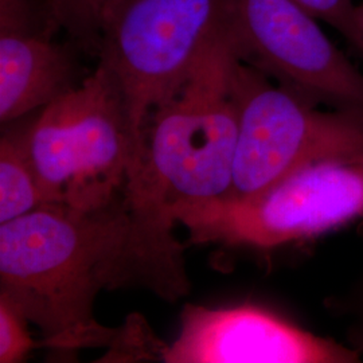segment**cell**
Listing matches in <instances>:
<instances>
[{
  "mask_svg": "<svg viewBox=\"0 0 363 363\" xmlns=\"http://www.w3.org/2000/svg\"><path fill=\"white\" fill-rule=\"evenodd\" d=\"M45 205L37 171L27 150L25 128L0 140V225Z\"/></svg>",
  "mask_w": 363,
  "mask_h": 363,
  "instance_id": "10",
  "label": "cell"
},
{
  "mask_svg": "<svg viewBox=\"0 0 363 363\" xmlns=\"http://www.w3.org/2000/svg\"><path fill=\"white\" fill-rule=\"evenodd\" d=\"M167 214L193 244L271 249L312 240L363 217V154L316 162L255 198L177 205Z\"/></svg>",
  "mask_w": 363,
  "mask_h": 363,
  "instance_id": "5",
  "label": "cell"
},
{
  "mask_svg": "<svg viewBox=\"0 0 363 363\" xmlns=\"http://www.w3.org/2000/svg\"><path fill=\"white\" fill-rule=\"evenodd\" d=\"M28 323L26 316L0 295V362H22L31 351L45 347L42 340L31 337Z\"/></svg>",
  "mask_w": 363,
  "mask_h": 363,
  "instance_id": "13",
  "label": "cell"
},
{
  "mask_svg": "<svg viewBox=\"0 0 363 363\" xmlns=\"http://www.w3.org/2000/svg\"><path fill=\"white\" fill-rule=\"evenodd\" d=\"M351 342H352V349H355V350L363 351V311L362 315H361V320H359V325H355V328L352 330V333H351Z\"/></svg>",
  "mask_w": 363,
  "mask_h": 363,
  "instance_id": "14",
  "label": "cell"
},
{
  "mask_svg": "<svg viewBox=\"0 0 363 363\" xmlns=\"http://www.w3.org/2000/svg\"><path fill=\"white\" fill-rule=\"evenodd\" d=\"M45 30L0 31V121L10 124L39 112L76 89L84 74L73 43L61 45Z\"/></svg>",
  "mask_w": 363,
  "mask_h": 363,
  "instance_id": "9",
  "label": "cell"
},
{
  "mask_svg": "<svg viewBox=\"0 0 363 363\" xmlns=\"http://www.w3.org/2000/svg\"><path fill=\"white\" fill-rule=\"evenodd\" d=\"M25 138L45 205L103 208L142 159L123 91L100 62L76 89L40 109Z\"/></svg>",
  "mask_w": 363,
  "mask_h": 363,
  "instance_id": "3",
  "label": "cell"
},
{
  "mask_svg": "<svg viewBox=\"0 0 363 363\" xmlns=\"http://www.w3.org/2000/svg\"><path fill=\"white\" fill-rule=\"evenodd\" d=\"M123 0H45L50 34L64 33L81 52L97 57L105 23Z\"/></svg>",
  "mask_w": 363,
  "mask_h": 363,
  "instance_id": "11",
  "label": "cell"
},
{
  "mask_svg": "<svg viewBox=\"0 0 363 363\" xmlns=\"http://www.w3.org/2000/svg\"><path fill=\"white\" fill-rule=\"evenodd\" d=\"M359 352L319 337L253 304L208 308L187 304L181 328L164 346L167 363H354Z\"/></svg>",
  "mask_w": 363,
  "mask_h": 363,
  "instance_id": "8",
  "label": "cell"
},
{
  "mask_svg": "<svg viewBox=\"0 0 363 363\" xmlns=\"http://www.w3.org/2000/svg\"><path fill=\"white\" fill-rule=\"evenodd\" d=\"M320 22L337 30L354 50L363 55V26L355 0H294Z\"/></svg>",
  "mask_w": 363,
  "mask_h": 363,
  "instance_id": "12",
  "label": "cell"
},
{
  "mask_svg": "<svg viewBox=\"0 0 363 363\" xmlns=\"http://www.w3.org/2000/svg\"><path fill=\"white\" fill-rule=\"evenodd\" d=\"M223 0H123L105 23L97 62L123 91L143 154L145 123L218 34Z\"/></svg>",
  "mask_w": 363,
  "mask_h": 363,
  "instance_id": "6",
  "label": "cell"
},
{
  "mask_svg": "<svg viewBox=\"0 0 363 363\" xmlns=\"http://www.w3.org/2000/svg\"><path fill=\"white\" fill-rule=\"evenodd\" d=\"M319 22L294 0H223L220 28L244 64L279 85L316 104L363 111V73Z\"/></svg>",
  "mask_w": 363,
  "mask_h": 363,
  "instance_id": "7",
  "label": "cell"
},
{
  "mask_svg": "<svg viewBox=\"0 0 363 363\" xmlns=\"http://www.w3.org/2000/svg\"><path fill=\"white\" fill-rule=\"evenodd\" d=\"M175 222L127 186L103 208L57 203L0 225V295L37 325L45 349L70 355L108 347L123 357L125 330L97 322L103 291L140 288L177 301L190 292Z\"/></svg>",
  "mask_w": 363,
  "mask_h": 363,
  "instance_id": "1",
  "label": "cell"
},
{
  "mask_svg": "<svg viewBox=\"0 0 363 363\" xmlns=\"http://www.w3.org/2000/svg\"><path fill=\"white\" fill-rule=\"evenodd\" d=\"M233 91L240 128L230 199L259 196L316 162L363 154L362 109H322L241 60Z\"/></svg>",
  "mask_w": 363,
  "mask_h": 363,
  "instance_id": "4",
  "label": "cell"
},
{
  "mask_svg": "<svg viewBox=\"0 0 363 363\" xmlns=\"http://www.w3.org/2000/svg\"><path fill=\"white\" fill-rule=\"evenodd\" d=\"M238 60L220 27L189 76L148 116L142 160L128 179L132 190L166 211L229 196L240 128Z\"/></svg>",
  "mask_w": 363,
  "mask_h": 363,
  "instance_id": "2",
  "label": "cell"
},
{
  "mask_svg": "<svg viewBox=\"0 0 363 363\" xmlns=\"http://www.w3.org/2000/svg\"><path fill=\"white\" fill-rule=\"evenodd\" d=\"M359 16H361V22L363 26V3H359Z\"/></svg>",
  "mask_w": 363,
  "mask_h": 363,
  "instance_id": "15",
  "label": "cell"
}]
</instances>
